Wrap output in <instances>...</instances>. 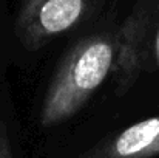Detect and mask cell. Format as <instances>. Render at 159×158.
I'll return each mask as SVG.
<instances>
[{
  "instance_id": "obj_5",
  "label": "cell",
  "mask_w": 159,
  "mask_h": 158,
  "mask_svg": "<svg viewBox=\"0 0 159 158\" xmlns=\"http://www.w3.org/2000/svg\"><path fill=\"white\" fill-rule=\"evenodd\" d=\"M0 158H14L11 151V143L3 124H0Z\"/></svg>"
},
{
  "instance_id": "obj_4",
  "label": "cell",
  "mask_w": 159,
  "mask_h": 158,
  "mask_svg": "<svg viewBox=\"0 0 159 158\" xmlns=\"http://www.w3.org/2000/svg\"><path fill=\"white\" fill-rule=\"evenodd\" d=\"M145 19L142 16L130 19L120 30L114 45V71L120 92H127L136 81L142 67V37Z\"/></svg>"
},
{
  "instance_id": "obj_2",
  "label": "cell",
  "mask_w": 159,
  "mask_h": 158,
  "mask_svg": "<svg viewBox=\"0 0 159 158\" xmlns=\"http://www.w3.org/2000/svg\"><path fill=\"white\" fill-rule=\"evenodd\" d=\"M84 11L85 0H30L19 17V39L25 48L36 50L74 26Z\"/></svg>"
},
{
  "instance_id": "obj_1",
  "label": "cell",
  "mask_w": 159,
  "mask_h": 158,
  "mask_svg": "<svg viewBox=\"0 0 159 158\" xmlns=\"http://www.w3.org/2000/svg\"><path fill=\"white\" fill-rule=\"evenodd\" d=\"M114 64V45L105 36L80 41L66 54L51 81L40 112V124L63 122L91 98Z\"/></svg>"
},
{
  "instance_id": "obj_6",
  "label": "cell",
  "mask_w": 159,
  "mask_h": 158,
  "mask_svg": "<svg viewBox=\"0 0 159 158\" xmlns=\"http://www.w3.org/2000/svg\"><path fill=\"white\" fill-rule=\"evenodd\" d=\"M156 59H158V65H159V33L156 37Z\"/></svg>"
},
{
  "instance_id": "obj_3",
  "label": "cell",
  "mask_w": 159,
  "mask_h": 158,
  "mask_svg": "<svg viewBox=\"0 0 159 158\" xmlns=\"http://www.w3.org/2000/svg\"><path fill=\"white\" fill-rule=\"evenodd\" d=\"M159 155V116L142 119L84 158H153Z\"/></svg>"
}]
</instances>
